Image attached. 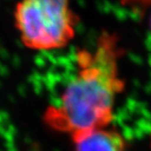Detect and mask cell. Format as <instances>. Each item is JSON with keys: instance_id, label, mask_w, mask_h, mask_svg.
I'll list each match as a JSON object with an SVG mask.
<instances>
[{"instance_id": "6da1fadb", "label": "cell", "mask_w": 151, "mask_h": 151, "mask_svg": "<svg viewBox=\"0 0 151 151\" xmlns=\"http://www.w3.org/2000/svg\"><path fill=\"white\" fill-rule=\"evenodd\" d=\"M121 55L117 35L106 30L100 33L93 50H78L77 74L64 90L59 104L46 111V123L69 135L109 126L115 100L124 89L118 69Z\"/></svg>"}, {"instance_id": "7a4b0ae2", "label": "cell", "mask_w": 151, "mask_h": 151, "mask_svg": "<svg viewBox=\"0 0 151 151\" xmlns=\"http://www.w3.org/2000/svg\"><path fill=\"white\" fill-rule=\"evenodd\" d=\"M14 19L24 46L38 51L69 45L80 20L70 6V0H20Z\"/></svg>"}, {"instance_id": "277c9868", "label": "cell", "mask_w": 151, "mask_h": 151, "mask_svg": "<svg viewBox=\"0 0 151 151\" xmlns=\"http://www.w3.org/2000/svg\"><path fill=\"white\" fill-rule=\"evenodd\" d=\"M148 24H149V29H150V31H151V13H150L149 19H148Z\"/></svg>"}, {"instance_id": "3957f363", "label": "cell", "mask_w": 151, "mask_h": 151, "mask_svg": "<svg viewBox=\"0 0 151 151\" xmlns=\"http://www.w3.org/2000/svg\"><path fill=\"white\" fill-rule=\"evenodd\" d=\"M76 151H125L126 140L116 130L106 127L88 129L70 135Z\"/></svg>"}]
</instances>
